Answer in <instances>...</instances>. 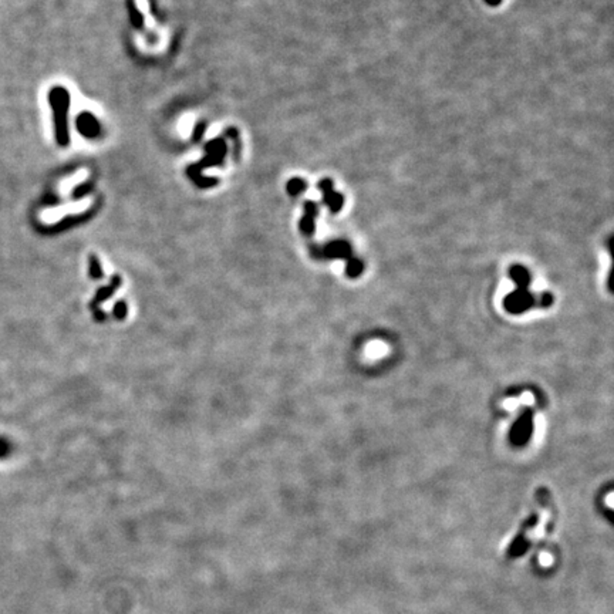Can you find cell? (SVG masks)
Instances as JSON below:
<instances>
[{
    "label": "cell",
    "instance_id": "cell-1",
    "mask_svg": "<svg viewBox=\"0 0 614 614\" xmlns=\"http://www.w3.org/2000/svg\"><path fill=\"white\" fill-rule=\"evenodd\" d=\"M49 101L53 109L54 133L59 145L65 147L70 142L69 134V109H70V94L64 87H53L49 93Z\"/></svg>",
    "mask_w": 614,
    "mask_h": 614
},
{
    "label": "cell",
    "instance_id": "cell-2",
    "mask_svg": "<svg viewBox=\"0 0 614 614\" xmlns=\"http://www.w3.org/2000/svg\"><path fill=\"white\" fill-rule=\"evenodd\" d=\"M207 151H208V157L204 158V161H202V164L200 167L193 165L195 168L200 169V168H204V167L221 165L224 162V158L226 156V145H225L224 140L218 138V140H213V141L208 142Z\"/></svg>",
    "mask_w": 614,
    "mask_h": 614
},
{
    "label": "cell",
    "instance_id": "cell-3",
    "mask_svg": "<svg viewBox=\"0 0 614 614\" xmlns=\"http://www.w3.org/2000/svg\"><path fill=\"white\" fill-rule=\"evenodd\" d=\"M76 125H77V131L84 138H97L101 133L100 123L89 112H84L77 117Z\"/></svg>",
    "mask_w": 614,
    "mask_h": 614
},
{
    "label": "cell",
    "instance_id": "cell-4",
    "mask_svg": "<svg viewBox=\"0 0 614 614\" xmlns=\"http://www.w3.org/2000/svg\"><path fill=\"white\" fill-rule=\"evenodd\" d=\"M120 286H121V277H120V276H114V277L112 279V282H109L108 286H104V288H101V289L97 292L94 300H93L92 304H90V306H92V309L96 310V309H97V306H98L100 303H103V301H105V300H108L109 297H112V296L120 289Z\"/></svg>",
    "mask_w": 614,
    "mask_h": 614
},
{
    "label": "cell",
    "instance_id": "cell-5",
    "mask_svg": "<svg viewBox=\"0 0 614 614\" xmlns=\"http://www.w3.org/2000/svg\"><path fill=\"white\" fill-rule=\"evenodd\" d=\"M323 201L332 212H339L344 205V196L335 189L323 192Z\"/></svg>",
    "mask_w": 614,
    "mask_h": 614
},
{
    "label": "cell",
    "instance_id": "cell-6",
    "mask_svg": "<svg viewBox=\"0 0 614 614\" xmlns=\"http://www.w3.org/2000/svg\"><path fill=\"white\" fill-rule=\"evenodd\" d=\"M326 253L332 257H344L350 253V246L343 240H336L326 248Z\"/></svg>",
    "mask_w": 614,
    "mask_h": 614
},
{
    "label": "cell",
    "instance_id": "cell-7",
    "mask_svg": "<svg viewBox=\"0 0 614 614\" xmlns=\"http://www.w3.org/2000/svg\"><path fill=\"white\" fill-rule=\"evenodd\" d=\"M286 189H288V192L292 196H297V195H300L301 192H304L307 189V182L303 178H292L288 182Z\"/></svg>",
    "mask_w": 614,
    "mask_h": 614
},
{
    "label": "cell",
    "instance_id": "cell-8",
    "mask_svg": "<svg viewBox=\"0 0 614 614\" xmlns=\"http://www.w3.org/2000/svg\"><path fill=\"white\" fill-rule=\"evenodd\" d=\"M89 275H90L92 279H96V280L101 279L104 276V271L101 268V263L97 259V256H94V255H92L89 257Z\"/></svg>",
    "mask_w": 614,
    "mask_h": 614
},
{
    "label": "cell",
    "instance_id": "cell-9",
    "mask_svg": "<svg viewBox=\"0 0 614 614\" xmlns=\"http://www.w3.org/2000/svg\"><path fill=\"white\" fill-rule=\"evenodd\" d=\"M300 229L304 235H312L315 232V218L304 213L300 221Z\"/></svg>",
    "mask_w": 614,
    "mask_h": 614
},
{
    "label": "cell",
    "instance_id": "cell-10",
    "mask_svg": "<svg viewBox=\"0 0 614 614\" xmlns=\"http://www.w3.org/2000/svg\"><path fill=\"white\" fill-rule=\"evenodd\" d=\"M127 313H128V306H127L125 301H118V303L114 306L113 315H114V317H116L117 320H124L125 316H127Z\"/></svg>",
    "mask_w": 614,
    "mask_h": 614
},
{
    "label": "cell",
    "instance_id": "cell-11",
    "mask_svg": "<svg viewBox=\"0 0 614 614\" xmlns=\"http://www.w3.org/2000/svg\"><path fill=\"white\" fill-rule=\"evenodd\" d=\"M317 212H319V208H317V204H316V202H313V201H307V202L304 204V213H306V215L316 218Z\"/></svg>",
    "mask_w": 614,
    "mask_h": 614
},
{
    "label": "cell",
    "instance_id": "cell-12",
    "mask_svg": "<svg viewBox=\"0 0 614 614\" xmlns=\"http://www.w3.org/2000/svg\"><path fill=\"white\" fill-rule=\"evenodd\" d=\"M317 188H319L321 192L330 191V189H333V181H332V180H328V178H324V180H321V181L317 184Z\"/></svg>",
    "mask_w": 614,
    "mask_h": 614
},
{
    "label": "cell",
    "instance_id": "cell-13",
    "mask_svg": "<svg viewBox=\"0 0 614 614\" xmlns=\"http://www.w3.org/2000/svg\"><path fill=\"white\" fill-rule=\"evenodd\" d=\"M205 129H207V127H205L204 124H200V125H198V128H196V131H195V133H193L195 141H198V140L201 138V136H202V133H204V131H205Z\"/></svg>",
    "mask_w": 614,
    "mask_h": 614
},
{
    "label": "cell",
    "instance_id": "cell-14",
    "mask_svg": "<svg viewBox=\"0 0 614 614\" xmlns=\"http://www.w3.org/2000/svg\"><path fill=\"white\" fill-rule=\"evenodd\" d=\"M485 2H487V5H489L492 8H496V6H499L502 3V0H485Z\"/></svg>",
    "mask_w": 614,
    "mask_h": 614
}]
</instances>
